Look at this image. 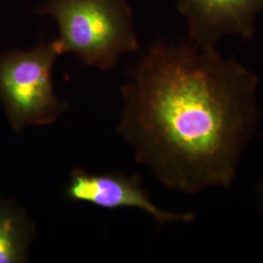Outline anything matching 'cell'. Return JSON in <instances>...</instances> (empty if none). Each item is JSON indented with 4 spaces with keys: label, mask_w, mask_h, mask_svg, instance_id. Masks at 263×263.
I'll list each match as a JSON object with an SVG mask.
<instances>
[{
    "label": "cell",
    "mask_w": 263,
    "mask_h": 263,
    "mask_svg": "<svg viewBox=\"0 0 263 263\" xmlns=\"http://www.w3.org/2000/svg\"><path fill=\"white\" fill-rule=\"evenodd\" d=\"M65 195L70 202L87 203L104 210L139 209L148 214L160 226L189 223L195 219V214L192 212H170L157 207L137 175L95 174L76 168L70 173Z\"/></svg>",
    "instance_id": "obj_4"
},
{
    "label": "cell",
    "mask_w": 263,
    "mask_h": 263,
    "mask_svg": "<svg viewBox=\"0 0 263 263\" xmlns=\"http://www.w3.org/2000/svg\"><path fill=\"white\" fill-rule=\"evenodd\" d=\"M178 10L186 20L190 41L203 48H217L226 35L253 38L263 0H179Z\"/></svg>",
    "instance_id": "obj_5"
},
{
    "label": "cell",
    "mask_w": 263,
    "mask_h": 263,
    "mask_svg": "<svg viewBox=\"0 0 263 263\" xmlns=\"http://www.w3.org/2000/svg\"><path fill=\"white\" fill-rule=\"evenodd\" d=\"M61 55L56 41L45 40L28 51L0 54V100L16 133L51 125L67 111L53 82V68Z\"/></svg>",
    "instance_id": "obj_3"
},
{
    "label": "cell",
    "mask_w": 263,
    "mask_h": 263,
    "mask_svg": "<svg viewBox=\"0 0 263 263\" xmlns=\"http://www.w3.org/2000/svg\"><path fill=\"white\" fill-rule=\"evenodd\" d=\"M36 227L24 208L11 199L0 200V263H24Z\"/></svg>",
    "instance_id": "obj_6"
},
{
    "label": "cell",
    "mask_w": 263,
    "mask_h": 263,
    "mask_svg": "<svg viewBox=\"0 0 263 263\" xmlns=\"http://www.w3.org/2000/svg\"><path fill=\"white\" fill-rule=\"evenodd\" d=\"M257 90V76L217 48L158 41L121 87L117 130L170 189H229L260 121Z\"/></svg>",
    "instance_id": "obj_1"
},
{
    "label": "cell",
    "mask_w": 263,
    "mask_h": 263,
    "mask_svg": "<svg viewBox=\"0 0 263 263\" xmlns=\"http://www.w3.org/2000/svg\"><path fill=\"white\" fill-rule=\"evenodd\" d=\"M37 14L56 20L62 55L101 70L113 69L140 46L127 0H44Z\"/></svg>",
    "instance_id": "obj_2"
},
{
    "label": "cell",
    "mask_w": 263,
    "mask_h": 263,
    "mask_svg": "<svg viewBox=\"0 0 263 263\" xmlns=\"http://www.w3.org/2000/svg\"><path fill=\"white\" fill-rule=\"evenodd\" d=\"M256 196H257V206L259 212L263 215V176L261 179L256 183Z\"/></svg>",
    "instance_id": "obj_7"
}]
</instances>
